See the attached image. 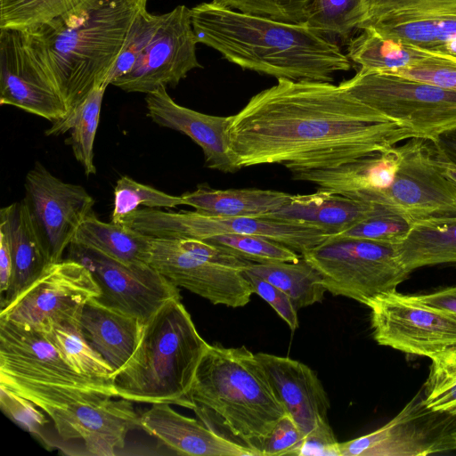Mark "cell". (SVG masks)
Segmentation results:
<instances>
[{
    "label": "cell",
    "mask_w": 456,
    "mask_h": 456,
    "mask_svg": "<svg viewBox=\"0 0 456 456\" xmlns=\"http://www.w3.org/2000/svg\"><path fill=\"white\" fill-rule=\"evenodd\" d=\"M226 134L239 169L281 164L290 172L335 167L415 137L340 85L284 78L230 116Z\"/></svg>",
    "instance_id": "cell-1"
},
{
    "label": "cell",
    "mask_w": 456,
    "mask_h": 456,
    "mask_svg": "<svg viewBox=\"0 0 456 456\" xmlns=\"http://www.w3.org/2000/svg\"><path fill=\"white\" fill-rule=\"evenodd\" d=\"M199 43L242 69L292 81L332 82L351 61L338 44L304 23L244 13L210 3L191 9Z\"/></svg>",
    "instance_id": "cell-2"
},
{
    "label": "cell",
    "mask_w": 456,
    "mask_h": 456,
    "mask_svg": "<svg viewBox=\"0 0 456 456\" xmlns=\"http://www.w3.org/2000/svg\"><path fill=\"white\" fill-rule=\"evenodd\" d=\"M148 0H84L67 13L27 28L68 106V122L96 85L106 80L136 16Z\"/></svg>",
    "instance_id": "cell-3"
},
{
    "label": "cell",
    "mask_w": 456,
    "mask_h": 456,
    "mask_svg": "<svg viewBox=\"0 0 456 456\" xmlns=\"http://www.w3.org/2000/svg\"><path fill=\"white\" fill-rule=\"evenodd\" d=\"M184 407L218 436L262 456L271 431L287 411L257 360L245 346L208 345Z\"/></svg>",
    "instance_id": "cell-4"
},
{
    "label": "cell",
    "mask_w": 456,
    "mask_h": 456,
    "mask_svg": "<svg viewBox=\"0 0 456 456\" xmlns=\"http://www.w3.org/2000/svg\"><path fill=\"white\" fill-rule=\"evenodd\" d=\"M208 345L181 297L168 300L145 322L140 343L128 362L112 374L117 397L184 407Z\"/></svg>",
    "instance_id": "cell-5"
},
{
    "label": "cell",
    "mask_w": 456,
    "mask_h": 456,
    "mask_svg": "<svg viewBox=\"0 0 456 456\" xmlns=\"http://www.w3.org/2000/svg\"><path fill=\"white\" fill-rule=\"evenodd\" d=\"M0 384L30 400L51 419L60 449L72 454L113 456L125 446L126 435L140 428L132 402L99 391H86L33 383L1 375Z\"/></svg>",
    "instance_id": "cell-6"
},
{
    "label": "cell",
    "mask_w": 456,
    "mask_h": 456,
    "mask_svg": "<svg viewBox=\"0 0 456 456\" xmlns=\"http://www.w3.org/2000/svg\"><path fill=\"white\" fill-rule=\"evenodd\" d=\"M248 262L202 240L151 236L147 258L176 287L234 308L246 305L254 294L244 273Z\"/></svg>",
    "instance_id": "cell-7"
},
{
    "label": "cell",
    "mask_w": 456,
    "mask_h": 456,
    "mask_svg": "<svg viewBox=\"0 0 456 456\" xmlns=\"http://www.w3.org/2000/svg\"><path fill=\"white\" fill-rule=\"evenodd\" d=\"M300 255L319 273L327 291L366 305L396 291L410 273L395 246L363 239L331 235Z\"/></svg>",
    "instance_id": "cell-8"
},
{
    "label": "cell",
    "mask_w": 456,
    "mask_h": 456,
    "mask_svg": "<svg viewBox=\"0 0 456 456\" xmlns=\"http://www.w3.org/2000/svg\"><path fill=\"white\" fill-rule=\"evenodd\" d=\"M395 149L397 164L372 204L412 225L456 220V191L442 172L436 143L414 137Z\"/></svg>",
    "instance_id": "cell-9"
},
{
    "label": "cell",
    "mask_w": 456,
    "mask_h": 456,
    "mask_svg": "<svg viewBox=\"0 0 456 456\" xmlns=\"http://www.w3.org/2000/svg\"><path fill=\"white\" fill-rule=\"evenodd\" d=\"M339 85L417 138L436 142L456 127V91L386 72H357Z\"/></svg>",
    "instance_id": "cell-10"
},
{
    "label": "cell",
    "mask_w": 456,
    "mask_h": 456,
    "mask_svg": "<svg viewBox=\"0 0 456 456\" xmlns=\"http://www.w3.org/2000/svg\"><path fill=\"white\" fill-rule=\"evenodd\" d=\"M120 224L158 238L206 240L226 233L258 235L278 241L300 254L331 236L315 226L266 216L223 217L196 210L167 211L152 208H139L123 218Z\"/></svg>",
    "instance_id": "cell-11"
},
{
    "label": "cell",
    "mask_w": 456,
    "mask_h": 456,
    "mask_svg": "<svg viewBox=\"0 0 456 456\" xmlns=\"http://www.w3.org/2000/svg\"><path fill=\"white\" fill-rule=\"evenodd\" d=\"M0 104L52 124L69 114L57 82L27 29L0 28Z\"/></svg>",
    "instance_id": "cell-12"
},
{
    "label": "cell",
    "mask_w": 456,
    "mask_h": 456,
    "mask_svg": "<svg viewBox=\"0 0 456 456\" xmlns=\"http://www.w3.org/2000/svg\"><path fill=\"white\" fill-rule=\"evenodd\" d=\"M356 29L456 54V0H360Z\"/></svg>",
    "instance_id": "cell-13"
},
{
    "label": "cell",
    "mask_w": 456,
    "mask_h": 456,
    "mask_svg": "<svg viewBox=\"0 0 456 456\" xmlns=\"http://www.w3.org/2000/svg\"><path fill=\"white\" fill-rule=\"evenodd\" d=\"M367 306L379 345L430 359L456 349L455 314L428 307L396 291L377 297Z\"/></svg>",
    "instance_id": "cell-14"
},
{
    "label": "cell",
    "mask_w": 456,
    "mask_h": 456,
    "mask_svg": "<svg viewBox=\"0 0 456 456\" xmlns=\"http://www.w3.org/2000/svg\"><path fill=\"white\" fill-rule=\"evenodd\" d=\"M67 258L84 265L100 289L94 299L146 322L165 303L181 297L178 287L149 264L126 265L100 251L70 243Z\"/></svg>",
    "instance_id": "cell-15"
},
{
    "label": "cell",
    "mask_w": 456,
    "mask_h": 456,
    "mask_svg": "<svg viewBox=\"0 0 456 456\" xmlns=\"http://www.w3.org/2000/svg\"><path fill=\"white\" fill-rule=\"evenodd\" d=\"M99 296L90 271L65 258L50 264L36 281L1 309L0 318L36 330L51 322H77L85 304Z\"/></svg>",
    "instance_id": "cell-16"
},
{
    "label": "cell",
    "mask_w": 456,
    "mask_h": 456,
    "mask_svg": "<svg viewBox=\"0 0 456 456\" xmlns=\"http://www.w3.org/2000/svg\"><path fill=\"white\" fill-rule=\"evenodd\" d=\"M23 198L50 264L62 260L83 220L93 212L94 198L78 184L65 183L40 162L25 178Z\"/></svg>",
    "instance_id": "cell-17"
},
{
    "label": "cell",
    "mask_w": 456,
    "mask_h": 456,
    "mask_svg": "<svg viewBox=\"0 0 456 456\" xmlns=\"http://www.w3.org/2000/svg\"><path fill=\"white\" fill-rule=\"evenodd\" d=\"M0 374L117 397L111 380L90 378L71 368L38 330L0 318Z\"/></svg>",
    "instance_id": "cell-18"
},
{
    "label": "cell",
    "mask_w": 456,
    "mask_h": 456,
    "mask_svg": "<svg viewBox=\"0 0 456 456\" xmlns=\"http://www.w3.org/2000/svg\"><path fill=\"white\" fill-rule=\"evenodd\" d=\"M191 9L178 5L164 19L133 69L113 85L128 93L149 94L160 86H175L193 69L202 68L196 56L198 44Z\"/></svg>",
    "instance_id": "cell-19"
},
{
    "label": "cell",
    "mask_w": 456,
    "mask_h": 456,
    "mask_svg": "<svg viewBox=\"0 0 456 456\" xmlns=\"http://www.w3.org/2000/svg\"><path fill=\"white\" fill-rule=\"evenodd\" d=\"M147 115L157 125L189 136L202 150L206 166L223 173H234L226 127L229 117L212 116L176 103L166 86L147 94Z\"/></svg>",
    "instance_id": "cell-20"
},
{
    "label": "cell",
    "mask_w": 456,
    "mask_h": 456,
    "mask_svg": "<svg viewBox=\"0 0 456 456\" xmlns=\"http://www.w3.org/2000/svg\"><path fill=\"white\" fill-rule=\"evenodd\" d=\"M279 400L304 436L328 421L329 397L307 365L284 356L256 354Z\"/></svg>",
    "instance_id": "cell-21"
},
{
    "label": "cell",
    "mask_w": 456,
    "mask_h": 456,
    "mask_svg": "<svg viewBox=\"0 0 456 456\" xmlns=\"http://www.w3.org/2000/svg\"><path fill=\"white\" fill-rule=\"evenodd\" d=\"M140 428L179 455L256 456L206 427L201 421L183 416L169 403H152L140 415Z\"/></svg>",
    "instance_id": "cell-22"
},
{
    "label": "cell",
    "mask_w": 456,
    "mask_h": 456,
    "mask_svg": "<svg viewBox=\"0 0 456 456\" xmlns=\"http://www.w3.org/2000/svg\"><path fill=\"white\" fill-rule=\"evenodd\" d=\"M0 229L7 235L12 259V281L1 297L2 309L36 281L50 262L24 199L1 208Z\"/></svg>",
    "instance_id": "cell-23"
},
{
    "label": "cell",
    "mask_w": 456,
    "mask_h": 456,
    "mask_svg": "<svg viewBox=\"0 0 456 456\" xmlns=\"http://www.w3.org/2000/svg\"><path fill=\"white\" fill-rule=\"evenodd\" d=\"M144 324L139 318L104 306L94 298L85 304L77 319L82 337L112 368L113 373L134 353Z\"/></svg>",
    "instance_id": "cell-24"
},
{
    "label": "cell",
    "mask_w": 456,
    "mask_h": 456,
    "mask_svg": "<svg viewBox=\"0 0 456 456\" xmlns=\"http://www.w3.org/2000/svg\"><path fill=\"white\" fill-rule=\"evenodd\" d=\"M381 208L319 189L310 194L291 195L280 209L265 216L315 226L334 235L375 215Z\"/></svg>",
    "instance_id": "cell-25"
},
{
    "label": "cell",
    "mask_w": 456,
    "mask_h": 456,
    "mask_svg": "<svg viewBox=\"0 0 456 456\" xmlns=\"http://www.w3.org/2000/svg\"><path fill=\"white\" fill-rule=\"evenodd\" d=\"M184 205L203 214L223 216H265L280 209L291 194L262 189H213L200 185L181 195Z\"/></svg>",
    "instance_id": "cell-26"
},
{
    "label": "cell",
    "mask_w": 456,
    "mask_h": 456,
    "mask_svg": "<svg viewBox=\"0 0 456 456\" xmlns=\"http://www.w3.org/2000/svg\"><path fill=\"white\" fill-rule=\"evenodd\" d=\"M151 236L124 224L105 223L92 212L80 224L71 243L100 251L126 265L148 264Z\"/></svg>",
    "instance_id": "cell-27"
},
{
    "label": "cell",
    "mask_w": 456,
    "mask_h": 456,
    "mask_svg": "<svg viewBox=\"0 0 456 456\" xmlns=\"http://www.w3.org/2000/svg\"><path fill=\"white\" fill-rule=\"evenodd\" d=\"M395 248L409 273L423 266L456 265V220L414 224Z\"/></svg>",
    "instance_id": "cell-28"
},
{
    "label": "cell",
    "mask_w": 456,
    "mask_h": 456,
    "mask_svg": "<svg viewBox=\"0 0 456 456\" xmlns=\"http://www.w3.org/2000/svg\"><path fill=\"white\" fill-rule=\"evenodd\" d=\"M434 51L385 38L368 30L352 37L347 45V57L357 64L359 73L391 72L411 66L433 54Z\"/></svg>",
    "instance_id": "cell-29"
},
{
    "label": "cell",
    "mask_w": 456,
    "mask_h": 456,
    "mask_svg": "<svg viewBox=\"0 0 456 456\" xmlns=\"http://www.w3.org/2000/svg\"><path fill=\"white\" fill-rule=\"evenodd\" d=\"M244 272L281 289L297 310L322 302L327 291L319 273L302 256L297 262H248Z\"/></svg>",
    "instance_id": "cell-30"
},
{
    "label": "cell",
    "mask_w": 456,
    "mask_h": 456,
    "mask_svg": "<svg viewBox=\"0 0 456 456\" xmlns=\"http://www.w3.org/2000/svg\"><path fill=\"white\" fill-rule=\"evenodd\" d=\"M415 426V424H414ZM409 428L405 411L382 428L362 436L338 443L340 456L426 455L428 448L418 439L417 428Z\"/></svg>",
    "instance_id": "cell-31"
},
{
    "label": "cell",
    "mask_w": 456,
    "mask_h": 456,
    "mask_svg": "<svg viewBox=\"0 0 456 456\" xmlns=\"http://www.w3.org/2000/svg\"><path fill=\"white\" fill-rule=\"evenodd\" d=\"M38 330L77 372L94 379L111 380L112 368L87 344L77 322H51Z\"/></svg>",
    "instance_id": "cell-32"
},
{
    "label": "cell",
    "mask_w": 456,
    "mask_h": 456,
    "mask_svg": "<svg viewBox=\"0 0 456 456\" xmlns=\"http://www.w3.org/2000/svg\"><path fill=\"white\" fill-rule=\"evenodd\" d=\"M106 88L103 85H96L68 122L55 129L45 131L46 135H59L71 131L70 144L74 156L82 165L86 175L96 174L94 143Z\"/></svg>",
    "instance_id": "cell-33"
},
{
    "label": "cell",
    "mask_w": 456,
    "mask_h": 456,
    "mask_svg": "<svg viewBox=\"0 0 456 456\" xmlns=\"http://www.w3.org/2000/svg\"><path fill=\"white\" fill-rule=\"evenodd\" d=\"M84 0H0V28L27 29L45 24Z\"/></svg>",
    "instance_id": "cell-34"
},
{
    "label": "cell",
    "mask_w": 456,
    "mask_h": 456,
    "mask_svg": "<svg viewBox=\"0 0 456 456\" xmlns=\"http://www.w3.org/2000/svg\"><path fill=\"white\" fill-rule=\"evenodd\" d=\"M205 240L252 263L297 262V251L273 240L246 234H219Z\"/></svg>",
    "instance_id": "cell-35"
},
{
    "label": "cell",
    "mask_w": 456,
    "mask_h": 456,
    "mask_svg": "<svg viewBox=\"0 0 456 456\" xmlns=\"http://www.w3.org/2000/svg\"><path fill=\"white\" fill-rule=\"evenodd\" d=\"M360 0H313L305 23L333 39L350 40L357 26Z\"/></svg>",
    "instance_id": "cell-36"
},
{
    "label": "cell",
    "mask_w": 456,
    "mask_h": 456,
    "mask_svg": "<svg viewBox=\"0 0 456 456\" xmlns=\"http://www.w3.org/2000/svg\"><path fill=\"white\" fill-rule=\"evenodd\" d=\"M180 205H184L182 196L167 194L127 175H122L114 187L110 221L120 224L123 218L138 209L139 206L174 208Z\"/></svg>",
    "instance_id": "cell-37"
},
{
    "label": "cell",
    "mask_w": 456,
    "mask_h": 456,
    "mask_svg": "<svg viewBox=\"0 0 456 456\" xmlns=\"http://www.w3.org/2000/svg\"><path fill=\"white\" fill-rule=\"evenodd\" d=\"M164 19V14H153L142 10L132 23L123 47L111 69L106 83L110 85L115 79L129 72L136 61L150 45Z\"/></svg>",
    "instance_id": "cell-38"
},
{
    "label": "cell",
    "mask_w": 456,
    "mask_h": 456,
    "mask_svg": "<svg viewBox=\"0 0 456 456\" xmlns=\"http://www.w3.org/2000/svg\"><path fill=\"white\" fill-rule=\"evenodd\" d=\"M412 224L403 216L382 208L375 215L332 236L349 237L396 246L411 231Z\"/></svg>",
    "instance_id": "cell-39"
},
{
    "label": "cell",
    "mask_w": 456,
    "mask_h": 456,
    "mask_svg": "<svg viewBox=\"0 0 456 456\" xmlns=\"http://www.w3.org/2000/svg\"><path fill=\"white\" fill-rule=\"evenodd\" d=\"M313 0H213L212 3L244 13L272 20L304 23Z\"/></svg>",
    "instance_id": "cell-40"
},
{
    "label": "cell",
    "mask_w": 456,
    "mask_h": 456,
    "mask_svg": "<svg viewBox=\"0 0 456 456\" xmlns=\"http://www.w3.org/2000/svg\"><path fill=\"white\" fill-rule=\"evenodd\" d=\"M386 73L456 91V54L434 53L411 66Z\"/></svg>",
    "instance_id": "cell-41"
},
{
    "label": "cell",
    "mask_w": 456,
    "mask_h": 456,
    "mask_svg": "<svg viewBox=\"0 0 456 456\" xmlns=\"http://www.w3.org/2000/svg\"><path fill=\"white\" fill-rule=\"evenodd\" d=\"M0 407L20 428L44 439L45 429L51 419L33 402L0 384Z\"/></svg>",
    "instance_id": "cell-42"
},
{
    "label": "cell",
    "mask_w": 456,
    "mask_h": 456,
    "mask_svg": "<svg viewBox=\"0 0 456 456\" xmlns=\"http://www.w3.org/2000/svg\"><path fill=\"white\" fill-rule=\"evenodd\" d=\"M304 434L289 414L276 423L262 448V456L297 455Z\"/></svg>",
    "instance_id": "cell-43"
},
{
    "label": "cell",
    "mask_w": 456,
    "mask_h": 456,
    "mask_svg": "<svg viewBox=\"0 0 456 456\" xmlns=\"http://www.w3.org/2000/svg\"><path fill=\"white\" fill-rule=\"evenodd\" d=\"M254 294L267 302L278 315L288 324L291 331L298 328L297 309L290 297L279 288L254 274L245 273Z\"/></svg>",
    "instance_id": "cell-44"
},
{
    "label": "cell",
    "mask_w": 456,
    "mask_h": 456,
    "mask_svg": "<svg viewBox=\"0 0 456 456\" xmlns=\"http://www.w3.org/2000/svg\"><path fill=\"white\" fill-rule=\"evenodd\" d=\"M429 375L424 384L425 397L432 396L456 383V349L431 359Z\"/></svg>",
    "instance_id": "cell-45"
},
{
    "label": "cell",
    "mask_w": 456,
    "mask_h": 456,
    "mask_svg": "<svg viewBox=\"0 0 456 456\" xmlns=\"http://www.w3.org/2000/svg\"><path fill=\"white\" fill-rule=\"evenodd\" d=\"M338 443L329 421H322L305 436L298 456H340Z\"/></svg>",
    "instance_id": "cell-46"
},
{
    "label": "cell",
    "mask_w": 456,
    "mask_h": 456,
    "mask_svg": "<svg viewBox=\"0 0 456 456\" xmlns=\"http://www.w3.org/2000/svg\"><path fill=\"white\" fill-rule=\"evenodd\" d=\"M424 305L456 315V285L424 295L411 296Z\"/></svg>",
    "instance_id": "cell-47"
},
{
    "label": "cell",
    "mask_w": 456,
    "mask_h": 456,
    "mask_svg": "<svg viewBox=\"0 0 456 456\" xmlns=\"http://www.w3.org/2000/svg\"><path fill=\"white\" fill-rule=\"evenodd\" d=\"M423 405L433 412L456 416V383L432 396L425 397Z\"/></svg>",
    "instance_id": "cell-48"
},
{
    "label": "cell",
    "mask_w": 456,
    "mask_h": 456,
    "mask_svg": "<svg viewBox=\"0 0 456 456\" xmlns=\"http://www.w3.org/2000/svg\"><path fill=\"white\" fill-rule=\"evenodd\" d=\"M12 276V259L7 235L0 229V292L1 297L8 290Z\"/></svg>",
    "instance_id": "cell-49"
},
{
    "label": "cell",
    "mask_w": 456,
    "mask_h": 456,
    "mask_svg": "<svg viewBox=\"0 0 456 456\" xmlns=\"http://www.w3.org/2000/svg\"><path fill=\"white\" fill-rule=\"evenodd\" d=\"M434 142L443 156L456 167V127L441 134Z\"/></svg>",
    "instance_id": "cell-50"
},
{
    "label": "cell",
    "mask_w": 456,
    "mask_h": 456,
    "mask_svg": "<svg viewBox=\"0 0 456 456\" xmlns=\"http://www.w3.org/2000/svg\"><path fill=\"white\" fill-rule=\"evenodd\" d=\"M438 149V148H437ZM439 151V150H438ZM440 164L442 167V172L447 180L452 183V187L456 191V167L448 161L443 154L440 152Z\"/></svg>",
    "instance_id": "cell-51"
},
{
    "label": "cell",
    "mask_w": 456,
    "mask_h": 456,
    "mask_svg": "<svg viewBox=\"0 0 456 456\" xmlns=\"http://www.w3.org/2000/svg\"><path fill=\"white\" fill-rule=\"evenodd\" d=\"M456 449V425L445 436L443 442V451Z\"/></svg>",
    "instance_id": "cell-52"
}]
</instances>
